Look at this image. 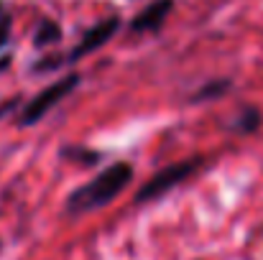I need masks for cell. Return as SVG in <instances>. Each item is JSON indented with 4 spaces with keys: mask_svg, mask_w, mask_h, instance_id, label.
<instances>
[{
    "mask_svg": "<svg viewBox=\"0 0 263 260\" xmlns=\"http://www.w3.org/2000/svg\"><path fill=\"white\" fill-rule=\"evenodd\" d=\"M59 156H62L64 161H74V164H82V166H97V164L105 158L102 151H95V148H87V146H77V143L64 146Z\"/></svg>",
    "mask_w": 263,
    "mask_h": 260,
    "instance_id": "9c48e42d",
    "label": "cell"
},
{
    "mask_svg": "<svg viewBox=\"0 0 263 260\" xmlns=\"http://www.w3.org/2000/svg\"><path fill=\"white\" fill-rule=\"evenodd\" d=\"M120 26H123V18L120 15H107L105 21H97L95 26H89L87 31L82 33V38L77 41V46L69 54H62V64H77L80 59L95 54L107 41H112V36L120 31Z\"/></svg>",
    "mask_w": 263,
    "mask_h": 260,
    "instance_id": "277c9868",
    "label": "cell"
},
{
    "mask_svg": "<svg viewBox=\"0 0 263 260\" xmlns=\"http://www.w3.org/2000/svg\"><path fill=\"white\" fill-rule=\"evenodd\" d=\"M80 82H82V74H80V72H69L67 77H62V79L46 85L41 92H36V94L21 107V112H18V117H15V125H18V128H33L36 123H41L57 105H62V102L80 87Z\"/></svg>",
    "mask_w": 263,
    "mask_h": 260,
    "instance_id": "3957f363",
    "label": "cell"
},
{
    "mask_svg": "<svg viewBox=\"0 0 263 260\" xmlns=\"http://www.w3.org/2000/svg\"><path fill=\"white\" fill-rule=\"evenodd\" d=\"M202 166H204V156L202 153H194V156H186L181 161H174V164L159 169L154 176H148L141 184V189L136 191L133 202L136 204H151L156 199H164L166 194L174 191L176 186H181L184 181H189Z\"/></svg>",
    "mask_w": 263,
    "mask_h": 260,
    "instance_id": "7a4b0ae2",
    "label": "cell"
},
{
    "mask_svg": "<svg viewBox=\"0 0 263 260\" xmlns=\"http://www.w3.org/2000/svg\"><path fill=\"white\" fill-rule=\"evenodd\" d=\"M10 33H13V15L8 10L0 13V54L5 51V46L10 44Z\"/></svg>",
    "mask_w": 263,
    "mask_h": 260,
    "instance_id": "30bf717a",
    "label": "cell"
},
{
    "mask_svg": "<svg viewBox=\"0 0 263 260\" xmlns=\"http://www.w3.org/2000/svg\"><path fill=\"white\" fill-rule=\"evenodd\" d=\"M233 89V79H228V77H220V79H210V82H204L202 87H197L189 97H186V102L189 105H199V102H212V99H220V97H225L228 92Z\"/></svg>",
    "mask_w": 263,
    "mask_h": 260,
    "instance_id": "8992f818",
    "label": "cell"
},
{
    "mask_svg": "<svg viewBox=\"0 0 263 260\" xmlns=\"http://www.w3.org/2000/svg\"><path fill=\"white\" fill-rule=\"evenodd\" d=\"M0 248H3V245H0Z\"/></svg>",
    "mask_w": 263,
    "mask_h": 260,
    "instance_id": "4fadbf2b",
    "label": "cell"
},
{
    "mask_svg": "<svg viewBox=\"0 0 263 260\" xmlns=\"http://www.w3.org/2000/svg\"><path fill=\"white\" fill-rule=\"evenodd\" d=\"M3 10H5V3H3V0H0V13H3Z\"/></svg>",
    "mask_w": 263,
    "mask_h": 260,
    "instance_id": "7c38bea8",
    "label": "cell"
},
{
    "mask_svg": "<svg viewBox=\"0 0 263 260\" xmlns=\"http://www.w3.org/2000/svg\"><path fill=\"white\" fill-rule=\"evenodd\" d=\"M64 38V28L59 26V21L54 18H41L33 28V46L36 49H46V46H57Z\"/></svg>",
    "mask_w": 263,
    "mask_h": 260,
    "instance_id": "52a82bcc",
    "label": "cell"
},
{
    "mask_svg": "<svg viewBox=\"0 0 263 260\" xmlns=\"http://www.w3.org/2000/svg\"><path fill=\"white\" fill-rule=\"evenodd\" d=\"M10 64H13V54H10V51H3V54H0V74H3L5 69H10Z\"/></svg>",
    "mask_w": 263,
    "mask_h": 260,
    "instance_id": "8fae6325",
    "label": "cell"
},
{
    "mask_svg": "<svg viewBox=\"0 0 263 260\" xmlns=\"http://www.w3.org/2000/svg\"><path fill=\"white\" fill-rule=\"evenodd\" d=\"M174 10V0H151L146 8H141L130 21H128V33L130 36H143V33H156L164 28L166 18Z\"/></svg>",
    "mask_w": 263,
    "mask_h": 260,
    "instance_id": "5b68a950",
    "label": "cell"
},
{
    "mask_svg": "<svg viewBox=\"0 0 263 260\" xmlns=\"http://www.w3.org/2000/svg\"><path fill=\"white\" fill-rule=\"evenodd\" d=\"M133 176H136V171L128 161H115V164L105 166L87 184L69 191V196L64 202V212L69 217H80V214H89L95 209L107 207L133 184Z\"/></svg>",
    "mask_w": 263,
    "mask_h": 260,
    "instance_id": "6da1fadb",
    "label": "cell"
},
{
    "mask_svg": "<svg viewBox=\"0 0 263 260\" xmlns=\"http://www.w3.org/2000/svg\"><path fill=\"white\" fill-rule=\"evenodd\" d=\"M263 125V115L258 107H253V105H246L235 117H233V123L228 125L233 133H240V135H251V133H256L258 128Z\"/></svg>",
    "mask_w": 263,
    "mask_h": 260,
    "instance_id": "ba28073f",
    "label": "cell"
}]
</instances>
